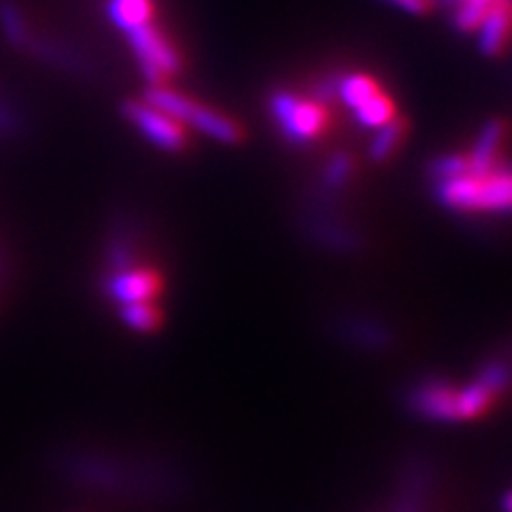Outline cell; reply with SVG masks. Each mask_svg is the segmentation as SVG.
I'll list each match as a JSON object with an SVG mask.
<instances>
[{
    "label": "cell",
    "mask_w": 512,
    "mask_h": 512,
    "mask_svg": "<svg viewBox=\"0 0 512 512\" xmlns=\"http://www.w3.org/2000/svg\"><path fill=\"white\" fill-rule=\"evenodd\" d=\"M403 138V124L401 121H389V124H384L377 128V136L373 140V147H370V155L377 162H382V159H387L392 152L399 147Z\"/></svg>",
    "instance_id": "13"
},
{
    "label": "cell",
    "mask_w": 512,
    "mask_h": 512,
    "mask_svg": "<svg viewBox=\"0 0 512 512\" xmlns=\"http://www.w3.org/2000/svg\"><path fill=\"white\" fill-rule=\"evenodd\" d=\"M131 46L136 50L140 67L150 81L162 83L169 76H174L181 67V57L166 38L155 27H140L131 31Z\"/></svg>",
    "instance_id": "5"
},
{
    "label": "cell",
    "mask_w": 512,
    "mask_h": 512,
    "mask_svg": "<svg viewBox=\"0 0 512 512\" xmlns=\"http://www.w3.org/2000/svg\"><path fill=\"white\" fill-rule=\"evenodd\" d=\"M0 27H3V34L8 36L12 43H17V46L22 48L31 46L27 19H24L22 10H19L12 0H0Z\"/></svg>",
    "instance_id": "10"
},
{
    "label": "cell",
    "mask_w": 512,
    "mask_h": 512,
    "mask_svg": "<svg viewBox=\"0 0 512 512\" xmlns=\"http://www.w3.org/2000/svg\"><path fill=\"white\" fill-rule=\"evenodd\" d=\"M505 512H512V494H508V498H505Z\"/></svg>",
    "instance_id": "18"
},
{
    "label": "cell",
    "mask_w": 512,
    "mask_h": 512,
    "mask_svg": "<svg viewBox=\"0 0 512 512\" xmlns=\"http://www.w3.org/2000/svg\"><path fill=\"white\" fill-rule=\"evenodd\" d=\"M494 5L496 0H460V8L456 12V24L463 31H475Z\"/></svg>",
    "instance_id": "14"
},
{
    "label": "cell",
    "mask_w": 512,
    "mask_h": 512,
    "mask_svg": "<svg viewBox=\"0 0 512 512\" xmlns=\"http://www.w3.org/2000/svg\"><path fill=\"white\" fill-rule=\"evenodd\" d=\"M479 48L486 55L503 53L512 38V5L508 0H496L494 8L479 24Z\"/></svg>",
    "instance_id": "7"
},
{
    "label": "cell",
    "mask_w": 512,
    "mask_h": 512,
    "mask_svg": "<svg viewBox=\"0 0 512 512\" xmlns=\"http://www.w3.org/2000/svg\"><path fill=\"white\" fill-rule=\"evenodd\" d=\"M126 114L152 143L164 147V150H181L185 145L181 121L152 107L150 102H131V105H126Z\"/></svg>",
    "instance_id": "6"
},
{
    "label": "cell",
    "mask_w": 512,
    "mask_h": 512,
    "mask_svg": "<svg viewBox=\"0 0 512 512\" xmlns=\"http://www.w3.org/2000/svg\"><path fill=\"white\" fill-rule=\"evenodd\" d=\"M147 102L164 114H169V117H174L176 121H190L202 133H207V136L216 140H223V143H235V140L242 138L240 126L233 119L223 117V114L209 110V107L185 98L181 93L169 91V88L157 86L155 91L147 93Z\"/></svg>",
    "instance_id": "3"
},
{
    "label": "cell",
    "mask_w": 512,
    "mask_h": 512,
    "mask_svg": "<svg viewBox=\"0 0 512 512\" xmlns=\"http://www.w3.org/2000/svg\"><path fill=\"white\" fill-rule=\"evenodd\" d=\"M380 93V86L370 79V76H363V74H354V76H347V79L342 81V86H339V95H342V100L347 102L349 107H361L363 102H368L370 98H375V95Z\"/></svg>",
    "instance_id": "12"
},
{
    "label": "cell",
    "mask_w": 512,
    "mask_h": 512,
    "mask_svg": "<svg viewBox=\"0 0 512 512\" xmlns=\"http://www.w3.org/2000/svg\"><path fill=\"white\" fill-rule=\"evenodd\" d=\"M389 3L399 5L401 10L413 12V15H425L432 8V0H389Z\"/></svg>",
    "instance_id": "16"
},
{
    "label": "cell",
    "mask_w": 512,
    "mask_h": 512,
    "mask_svg": "<svg viewBox=\"0 0 512 512\" xmlns=\"http://www.w3.org/2000/svg\"><path fill=\"white\" fill-rule=\"evenodd\" d=\"M114 273L107 280V290L119 311L131 306H159L157 299L164 290V280L152 266H140L131 261V252L117 245L112 252Z\"/></svg>",
    "instance_id": "2"
},
{
    "label": "cell",
    "mask_w": 512,
    "mask_h": 512,
    "mask_svg": "<svg viewBox=\"0 0 512 512\" xmlns=\"http://www.w3.org/2000/svg\"><path fill=\"white\" fill-rule=\"evenodd\" d=\"M349 171H351L349 157H335L330 162V166H328V181L332 185H339L342 181H347Z\"/></svg>",
    "instance_id": "15"
},
{
    "label": "cell",
    "mask_w": 512,
    "mask_h": 512,
    "mask_svg": "<svg viewBox=\"0 0 512 512\" xmlns=\"http://www.w3.org/2000/svg\"><path fill=\"white\" fill-rule=\"evenodd\" d=\"M505 138H508V128H505L503 121H491V124H486L484 131L479 133V140L475 150H472V155L465 157L467 169L484 171L501 164V150L505 145Z\"/></svg>",
    "instance_id": "8"
},
{
    "label": "cell",
    "mask_w": 512,
    "mask_h": 512,
    "mask_svg": "<svg viewBox=\"0 0 512 512\" xmlns=\"http://www.w3.org/2000/svg\"><path fill=\"white\" fill-rule=\"evenodd\" d=\"M152 0H112L110 3V17L112 22L124 31H136L140 27H147L152 19Z\"/></svg>",
    "instance_id": "9"
},
{
    "label": "cell",
    "mask_w": 512,
    "mask_h": 512,
    "mask_svg": "<svg viewBox=\"0 0 512 512\" xmlns=\"http://www.w3.org/2000/svg\"><path fill=\"white\" fill-rule=\"evenodd\" d=\"M439 202L472 214H512V169L496 164L484 171H470L444 178L437 185Z\"/></svg>",
    "instance_id": "1"
},
{
    "label": "cell",
    "mask_w": 512,
    "mask_h": 512,
    "mask_svg": "<svg viewBox=\"0 0 512 512\" xmlns=\"http://www.w3.org/2000/svg\"><path fill=\"white\" fill-rule=\"evenodd\" d=\"M271 110L275 119L280 121L287 138L297 140V143H309L325 131L328 124V112L313 100L297 98L292 93H278L271 102Z\"/></svg>",
    "instance_id": "4"
},
{
    "label": "cell",
    "mask_w": 512,
    "mask_h": 512,
    "mask_svg": "<svg viewBox=\"0 0 512 512\" xmlns=\"http://www.w3.org/2000/svg\"><path fill=\"white\" fill-rule=\"evenodd\" d=\"M356 119L368 128H380L394 119V102L387 95L377 93L375 98L363 102L361 107H356Z\"/></svg>",
    "instance_id": "11"
},
{
    "label": "cell",
    "mask_w": 512,
    "mask_h": 512,
    "mask_svg": "<svg viewBox=\"0 0 512 512\" xmlns=\"http://www.w3.org/2000/svg\"><path fill=\"white\" fill-rule=\"evenodd\" d=\"M17 131V114L10 110L5 102H0V133H15Z\"/></svg>",
    "instance_id": "17"
}]
</instances>
